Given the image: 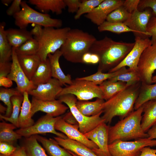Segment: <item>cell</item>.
Wrapping results in <instances>:
<instances>
[{"mask_svg": "<svg viewBox=\"0 0 156 156\" xmlns=\"http://www.w3.org/2000/svg\"><path fill=\"white\" fill-rule=\"evenodd\" d=\"M17 146L11 144L3 142H0V154L11 156L15 151Z\"/></svg>", "mask_w": 156, "mask_h": 156, "instance_id": "obj_44", "label": "cell"}, {"mask_svg": "<svg viewBox=\"0 0 156 156\" xmlns=\"http://www.w3.org/2000/svg\"><path fill=\"white\" fill-rule=\"evenodd\" d=\"M141 82L127 86L109 99L105 101L102 107L101 117L105 122L110 124L113 118L118 116L124 118L134 109Z\"/></svg>", "mask_w": 156, "mask_h": 156, "instance_id": "obj_2", "label": "cell"}, {"mask_svg": "<svg viewBox=\"0 0 156 156\" xmlns=\"http://www.w3.org/2000/svg\"><path fill=\"white\" fill-rule=\"evenodd\" d=\"M13 0H1V3L5 6H8L10 4H11Z\"/></svg>", "mask_w": 156, "mask_h": 156, "instance_id": "obj_58", "label": "cell"}, {"mask_svg": "<svg viewBox=\"0 0 156 156\" xmlns=\"http://www.w3.org/2000/svg\"><path fill=\"white\" fill-rule=\"evenodd\" d=\"M105 101L103 99L97 98L93 101H77L76 105L79 112L84 115L90 117L95 116L102 111Z\"/></svg>", "mask_w": 156, "mask_h": 156, "instance_id": "obj_26", "label": "cell"}, {"mask_svg": "<svg viewBox=\"0 0 156 156\" xmlns=\"http://www.w3.org/2000/svg\"><path fill=\"white\" fill-rule=\"evenodd\" d=\"M10 156H28L24 148L21 146H18L14 152Z\"/></svg>", "mask_w": 156, "mask_h": 156, "instance_id": "obj_55", "label": "cell"}, {"mask_svg": "<svg viewBox=\"0 0 156 156\" xmlns=\"http://www.w3.org/2000/svg\"><path fill=\"white\" fill-rule=\"evenodd\" d=\"M151 100L156 101V83L149 84L141 82L134 109H138L146 102Z\"/></svg>", "mask_w": 156, "mask_h": 156, "instance_id": "obj_30", "label": "cell"}, {"mask_svg": "<svg viewBox=\"0 0 156 156\" xmlns=\"http://www.w3.org/2000/svg\"><path fill=\"white\" fill-rule=\"evenodd\" d=\"M36 135L25 138L22 145L28 156H49L38 143Z\"/></svg>", "mask_w": 156, "mask_h": 156, "instance_id": "obj_31", "label": "cell"}, {"mask_svg": "<svg viewBox=\"0 0 156 156\" xmlns=\"http://www.w3.org/2000/svg\"><path fill=\"white\" fill-rule=\"evenodd\" d=\"M104 0H83L81 1L79 9L76 13L75 20L79 19L83 14L90 13Z\"/></svg>", "mask_w": 156, "mask_h": 156, "instance_id": "obj_41", "label": "cell"}, {"mask_svg": "<svg viewBox=\"0 0 156 156\" xmlns=\"http://www.w3.org/2000/svg\"><path fill=\"white\" fill-rule=\"evenodd\" d=\"M28 2L42 12L51 11L57 15L66 7L64 0H29Z\"/></svg>", "mask_w": 156, "mask_h": 156, "instance_id": "obj_22", "label": "cell"}, {"mask_svg": "<svg viewBox=\"0 0 156 156\" xmlns=\"http://www.w3.org/2000/svg\"><path fill=\"white\" fill-rule=\"evenodd\" d=\"M62 56L60 50H57L53 54H50L48 55L51 68L52 77L58 80L62 84L66 86V84L72 83V79L70 75H66L60 67L59 59Z\"/></svg>", "mask_w": 156, "mask_h": 156, "instance_id": "obj_21", "label": "cell"}, {"mask_svg": "<svg viewBox=\"0 0 156 156\" xmlns=\"http://www.w3.org/2000/svg\"><path fill=\"white\" fill-rule=\"evenodd\" d=\"M54 139L60 146L78 156H98L91 149L79 142L57 136L54 137Z\"/></svg>", "mask_w": 156, "mask_h": 156, "instance_id": "obj_20", "label": "cell"}, {"mask_svg": "<svg viewBox=\"0 0 156 156\" xmlns=\"http://www.w3.org/2000/svg\"><path fill=\"white\" fill-rule=\"evenodd\" d=\"M12 65L10 72L7 77L15 82L17 88L23 94L25 92H28L36 88L27 77L18 62L17 55L13 48L12 57Z\"/></svg>", "mask_w": 156, "mask_h": 156, "instance_id": "obj_15", "label": "cell"}, {"mask_svg": "<svg viewBox=\"0 0 156 156\" xmlns=\"http://www.w3.org/2000/svg\"><path fill=\"white\" fill-rule=\"evenodd\" d=\"M99 32L109 31L117 34L126 32H135L129 28L124 23H112L105 21L98 27Z\"/></svg>", "mask_w": 156, "mask_h": 156, "instance_id": "obj_38", "label": "cell"}, {"mask_svg": "<svg viewBox=\"0 0 156 156\" xmlns=\"http://www.w3.org/2000/svg\"><path fill=\"white\" fill-rule=\"evenodd\" d=\"M23 95L17 89L15 88H8L1 87L0 88V100L6 106L7 109L3 115L9 117L12 114V106L11 101V97L15 95Z\"/></svg>", "mask_w": 156, "mask_h": 156, "instance_id": "obj_37", "label": "cell"}, {"mask_svg": "<svg viewBox=\"0 0 156 156\" xmlns=\"http://www.w3.org/2000/svg\"><path fill=\"white\" fill-rule=\"evenodd\" d=\"M137 68L140 81L147 84L152 83L153 74L156 70V40L143 51Z\"/></svg>", "mask_w": 156, "mask_h": 156, "instance_id": "obj_11", "label": "cell"}, {"mask_svg": "<svg viewBox=\"0 0 156 156\" xmlns=\"http://www.w3.org/2000/svg\"><path fill=\"white\" fill-rule=\"evenodd\" d=\"M139 156H156V149H151L149 146L144 147L141 149Z\"/></svg>", "mask_w": 156, "mask_h": 156, "instance_id": "obj_53", "label": "cell"}, {"mask_svg": "<svg viewBox=\"0 0 156 156\" xmlns=\"http://www.w3.org/2000/svg\"><path fill=\"white\" fill-rule=\"evenodd\" d=\"M156 146V140L148 138H140L133 141H117L108 145L112 156H139L144 147Z\"/></svg>", "mask_w": 156, "mask_h": 156, "instance_id": "obj_9", "label": "cell"}, {"mask_svg": "<svg viewBox=\"0 0 156 156\" xmlns=\"http://www.w3.org/2000/svg\"><path fill=\"white\" fill-rule=\"evenodd\" d=\"M134 45L125 58L118 65L110 70L108 73L116 71L123 67L127 66L131 70L138 71L137 66L140 56L143 51L151 44L149 38H142L135 37Z\"/></svg>", "mask_w": 156, "mask_h": 156, "instance_id": "obj_13", "label": "cell"}, {"mask_svg": "<svg viewBox=\"0 0 156 156\" xmlns=\"http://www.w3.org/2000/svg\"><path fill=\"white\" fill-rule=\"evenodd\" d=\"M68 151L72 154V155L73 156H78V155H77L76 154L73 153V152L70 151Z\"/></svg>", "mask_w": 156, "mask_h": 156, "instance_id": "obj_60", "label": "cell"}, {"mask_svg": "<svg viewBox=\"0 0 156 156\" xmlns=\"http://www.w3.org/2000/svg\"><path fill=\"white\" fill-rule=\"evenodd\" d=\"M5 24L4 22L0 24V63L10 62L12 60L13 47L7 37Z\"/></svg>", "mask_w": 156, "mask_h": 156, "instance_id": "obj_33", "label": "cell"}, {"mask_svg": "<svg viewBox=\"0 0 156 156\" xmlns=\"http://www.w3.org/2000/svg\"><path fill=\"white\" fill-rule=\"evenodd\" d=\"M146 31L151 35L152 42L156 40V16H152L150 18Z\"/></svg>", "mask_w": 156, "mask_h": 156, "instance_id": "obj_45", "label": "cell"}, {"mask_svg": "<svg viewBox=\"0 0 156 156\" xmlns=\"http://www.w3.org/2000/svg\"><path fill=\"white\" fill-rule=\"evenodd\" d=\"M7 109V107H5L1 103L0 104V112L1 114H5L6 112Z\"/></svg>", "mask_w": 156, "mask_h": 156, "instance_id": "obj_57", "label": "cell"}, {"mask_svg": "<svg viewBox=\"0 0 156 156\" xmlns=\"http://www.w3.org/2000/svg\"><path fill=\"white\" fill-rule=\"evenodd\" d=\"M142 105L143 114L141 121V126L144 131L146 133L156 124V101H148Z\"/></svg>", "mask_w": 156, "mask_h": 156, "instance_id": "obj_23", "label": "cell"}, {"mask_svg": "<svg viewBox=\"0 0 156 156\" xmlns=\"http://www.w3.org/2000/svg\"><path fill=\"white\" fill-rule=\"evenodd\" d=\"M19 64L27 77L30 80L41 60L37 54L17 55Z\"/></svg>", "mask_w": 156, "mask_h": 156, "instance_id": "obj_24", "label": "cell"}, {"mask_svg": "<svg viewBox=\"0 0 156 156\" xmlns=\"http://www.w3.org/2000/svg\"><path fill=\"white\" fill-rule=\"evenodd\" d=\"M36 137L49 156H73L68 150L61 147L54 139H47L38 135Z\"/></svg>", "mask_w": 156, "mask_h": 156, "instance_id": "obj_25", "label": "cell"}, {"mask_svg": "<svg viewBox=\"0 0 156 156\" xmlns=\"http://www.w3.org/2000/svg\"><path fill=\"white\" fill-rule=\"evenodd\" d=\"M31 114L32 116L38 111H41L53 117H57L64 114L69 108L59 99L43 101L32 96Z\"/></svg>", "mask_w": 156, "mask_h": 156, "instance_id": "obj_16", "label": "cell"}, {"mask_svg": "<svg viewBox=\"0 0 156 156\" xmlns=\"http://www.w3.org/2000/svg\"><path fill=\"white\" fill-rule=\"evenodd\" d=\"M103 94V99L106 101L111 99L127 86L125 82L105 80L99 85Z\"/></svg>", "mask_w": 156, "mask_h": 156, "instance_id": "obj_32", "label": "cell"}, {"mask_svg": "<svg viewBox=\"0 0 156 156\" xmlns=\"http://www.w3.org/2000/svg\"><path fill=\"white\" fill-rule=\"evenodd\" d=\"M52 77L50 64L48 58L41 61L30 80L36 87L46 83Z\"/></svg>", "mask_w": 156, "mask_h": 156, "instance_id": "obj_29", "label": "cell"}, {"mask_svg": "<svg viewBox=\"0 0 156 156\" xmlns=\"http://www.w3.org/2000/svg\"><path fill=\"white\" fill-rule=\"evenodd\" d=\"M152 16V10L150 8H146L142 11L137 9L131 14L128 19L124 23L135 31L134 34L135 37L143 39L149 38L151 36L147 32V27Z\"/></svg>", "mask_w": 156, "mask_h": 156, "instance_id": "obj_12", "label": "cell"}, {"mask_svg": "<svg viewBox=\"0 0 156 156\" xmlns=\"http://www.w3.org/2000/svg\"><path fill=\"white\" fill-rule=\"evenodd\" d=\"M108 80L112 81H121L125 82L127 86L141 81L138 71L131 70L129 68L126 71L112 77Z\"/></svg>", "mask_w": 156, "mask_h": 156, "instance_id": "obj_40", "label": "cell"}, {"mask_svg": "<svg viewBox=\"0 0 156 156\" xmlns=\"http://www.w3.org/2000/svg\"><path fill=\"white\" fill-rule=\"evenodd\" d=\"M66 94L74 95L80 101H88L95 98L103 99V92L99 86L78 78L73 80L70 84L63 88L57 98Z\"/></svg>", "mask_w": 156, "mask_h": 156, "instance_id": "obj_8", "label": "cell"}, {"mask_svg": "<svg viewBox=\"0 0 156 156\" xmlns=\"http://www.w3.org/2000/svg\"><path fill=\"white\" fill-rule=\"evenodd\" d=\"M62 117V116L53 117L46 114L39 118L31 126L25 128H20L15 131L24 138L38 134L50 133L55 135L57 137L66 139L68 138L66 135L57 132L55 128L56 122Z\"/></svg>", "mask_w": 156, "mask_h": 156, "instance_id": "obj_10", "label": "cell"}, {"mask_svg": "<svg viewBox=\"0 0 156 156\" xmlns=\"http://www.w3.org/2000/svg\"><path fill=\"white\" fill-rule=\"evenodd\" d=\"M146 8L152 10V16H156V0H140L138 9L140 11Z\"/></svg>", "mask_w": 156, "mask_h": 156, "instance_id": "obj_43", "label": "cell"}, {"mask_svg": "<svg viewBox=\"0 0 156 156\" xmlns=\"http://www.w3.org/2000/svg\"><path fill=\"white\" fill-rule=\"evenodd\" d=\"M140 0H124L122 6L129 13L132 14L138 9Z\"/></svg>", "mask_w": 156, "mask_h": 156, "instance_id": "obj_47", "label": "cell"}, {"mask_svg": "<svg viewBox=\"0 0 156 156\" xmlns=\"http://www.w3.org/2000/svg\"><path fill=\"white\" fill-rule=\"evenodd\" d=\"M12 84V81L7 77H0L1 87H9Z\"/></svg>", "mask_w": 156, "mask_h": 156, "instance_id": "obj_54", "label": "cell"}, {"mask_svg": "<svg viewBox=\"0 0 156 156\" xmlns=\"http://www.w3.org/2000/svg\"><path fill=\"white\" fill-rule=\"evenodd\" d=\"M55 128L56 130L62 132L68 138L81 143L92 151L98 148L94 143L80 131L78 124L71 125L68 123L63 119L62 116L56 122Z\"/></svg>", "mask_w": 156, "mask_h": 156, "instance_id": "obj_18", "label": "cell"}, {"mask_svg": "<svg viewBox=\"0 0 156 156\" xmlns=\"http://www.w3.org/2000/svg\"><path fill=\"white\" fill-rule=\"evenodd\" d=\"M99 61L97 55L89 52L85 53L82 59V63L87 64H96L99 63Z\"/></svg>", "mask_w": 156, "mask_h": 156, "instance_id": "obj_48", "label": "cell"}, {"mask_svg": "<svg viewBox=\"0 0 156 156\" xmlns=\"http://www.w3.org/2000/svg\"><path fill=\"white\" fill-rule=\"evenodd\" d=\"M63 85L58 80L52 78L47 83L38 85L28 93L40 100H53L55 99L60 93L63 88Z\"/></svg>", "mask_w": 156, "mask_h": 156, "instance_id": "obj_17", "label": "cell"}, {"mask_svg": "<svg viewBox=\"0 0 156 156\" xmlns=\"http://www.w3.org/2000/svg\"><path fill=\"white\" fill-rule=\"evenodd\" d=\"M150 139H156V124L152 126L146 133Z\"/></svg>", "mask_w": 156, "mask_h": 156, "instance_id": "obj_56", "label": "cell"}, {"mask_svg": "<svg viewBox=\"0 0 156 156\" xmlns=\"http://www.w3.org/2000/svg\"><path fill=\"white\" fill-rule=\"evenodd\" d=\"M152 83H156V75L153 76L152 78Z\"/></svg>", "mask_w": 156, "mask_h": 156, "instance_id": "obj_59", "label": "cell"}, {"mask_svg": "<svg viewBox=\"0 0 156 156\" xmlns=\"http://www.w3.org/2000/svg\"><path fill=\"white\" fill-rule=\"evenodd\" d=\"M96 40L93 35L78 29H70L60 50L67 61L82 63L83 55L89 52Z\"/></svg>", "mask_w": 156, "mask_h": 156, "instance_id": "obj_4", "label": "cell"}, {"mask_svg": "<svg viewBox=\"0 0 156 156\" xmlns=\"http://www.w3.org/2000/svg\"><path fill=\"white\" fill-rule=\"evenodd\" d=\"M143 106L133 111L114 125L109 127V144L117 141H128L148 138L141 126Z\"/></svg>", "mask_w": 156, "mask_h": 156, "instance_id": "obj_3", "label": "cell"}, {"mask_svg": "<svg viewBox=\"0 0 156 156\" xmlns=\"http://www.w3.org/2000/svg\"><path fill=\"white\" fill-rule=\"evenodd\" d=\"M68 12L71 13H76L78 11L81 1L79 0H64Z\"/></svg>", "mask_w": 156, "mask_h": 156, "instance_id": "obj_49", "label": "cell"}, {"mask_svg": "<svg viewBox=\"0 0 156 156\" xmlns=\"http://www.w3.org/2000/svg\"><path fill=\"white\" fill-rule=\"evenodd\" d=\"M62 118L69 124L71 125H78L75 118L70 111L65 114L62 116Z\"/></svg>", "mask_w": 156, "mask_h": 156, "instance_id": "obj_52", "label": "cell"}, {"mask_svg": "<svg viewBox=\"0 0 156 156\" xmlns=\"http://www.w3.org/2000/svg\"><path fill=\"white\" fill-rule=\"evenodd\" d=\"M17 55L37 54L39 48L38 41L33 38H30L20 46L13 48Z\"/></svg>", "mask_w": 156, "mask_h": 156, "instance_id": "obj_39", "label": "cell"}, {"mask_svg": "<svg viewBox=\"0 0 156 156\" xmlns=\"http://www.w3.org/2000/svg\"><path fill=\"white\" fill-rule=\"evenodd\" d=\"M131 14L122 5L110 13L107 16L106 21L112 23H124L128 19Z\"/></svg>", "mask_w": 156, "mask_h": 156, "instance_id": "obj_42", "label": "cell"}, {"mask_svg": "<svg viewBox=\"0 0 156 156\" xmlns=\"http://www.w3.org/2000/svg\"><path fill=\"white\" fill-rule=\"evenodd\" d=\"M135 42L116 41L105 36L96 40L89 52L97 55L99 58L98 70L108 71L119 64L133 47Z\"/></svg>", "mask_w": 156, "mask_h": 156, "instance_id": "obj_1", "label": "cell"}, {"mask_svg": "<svg viewBox=\"0 0 156 156\" xmlns=\"http://www.w3.org/2000/svg\"><path fill=\"white\" fill-rule=\"evenodd\" d=\"M109 127L103 122L90 131L84 134L98 147L92 151L98 156H112L108 149Z\"/></svg>", "mask_w": 156, "mask_h": 156, "instance_id": "obj_14", "label": "cell"}, {"mask_svg": "<svg viewBox=\"0 0 156 156\" xmlns=\"http://www.w3.org/2000/svg\"><path fill=\"white\" fill-rule=\"evenodd\" d=\"M0 123V142H7L14 145L22 137L14 130L17 127L13 124L2 120Z\"/></svg>", "mask_w": 156, "mask_h": 156, "instance_id": "obj_34", "label": "cell"}, {"mask_svg": "<svg viewBox=\"0 0 156 156\" xmlns=\"http://www.w3.org/2000/svg\"><path fill=\"white\" fill-rule=\"evenodd\" d=\"M21 10L14 16L16 25L19 28L26 29L30 23L38 24L43 27L61 28V19L54 18L46 13L38 12L30 7L25 1L21 3Z\"/></svg>", "mask_w": 156, "mask_h": 156, "instance_id": "obj_5", "label": "cell"}, {"mask_svg": "<svg viewBox=\"0 0 156 156\" xmlns=\"http://www.w3.org/2000/svg\"><path fill=\"white\" fill-rule=\"evenodd\" d=\"M21 0H13L10 6L6 11L7 15L9 16H14L18 13L21 10Z\"/></svg>", "mask_w": 156, "mask_h": 156, "instance_id": "obj_46", "label": "cell"}, {"mask_svg": "<svg viewBox=\"0 0 156 156\" xmlns=\"http://www.w3.org/2000/svg\"><path fill=\"white\" fill-rule=\"evenodd\" d=\"M124 0H104L90 13L84 16L98 26L106 20L108 15L117 8L122 6Z\"/></svg>", "mask_w": 156, "mask_h": 156, "instance_id": "obj_19", "label": "cell"}, {"mask_svg": "<svg viewBox=\"0 0 156 156\" xmlns=\"http://www.w3.org/2000/svg\"><path fill=\"white\" fill-rule=\"evenodd\" d=\"M57 98L67 105L78 123L79 130L83 134L91 131L101 123L105 122L104 120L100 116L103 111L95 116L90 117L86 116L81 114L76 107L77 99L74 95L65 94Z\"/></svg>", "mask_w": 156, "mask_h": 156, "instance_id": "obj_7", "label": "cell"}, {"mask_svg": "<svg viewBox=\"0 0 156 156\" xmlns=\"http://www.w3.org/2000/svg\"><path fill=\"white\" fill-rule=\"evenodd\" d=\"M0 156H10L6 155H2L1 154H0Z\"/></svg>", "mask_w": 156, "mask_h": 156, "instance_id": "obj_61", "label": "cell"}, {"mask_svg": "<svg viewBox=\"0 0 156 156\" xmlns=\"http://www.w3.org/2000/svg\"><path fill=\"white\" fill-rule=\"evenodd\" d=\"M70 29L69 27H43L42 36L37 40L39 44V49L37 54L41 61L46 60L49 54H53L60 49Z\"/></svg>", "mask_w": 156, "mask_h": 156, "instance_id": "obj_6", "label": "cell"}, {"mask_svg": "<svg viewBox=\"0 0 156 156\" xmlns=\"http://www.w3.org/2000/svg\"><path fill=\"white\" fill-rule=\"evenodd\" d=\"M12 62L0 63V77H7L11 69Z\"/></svg>", "mask_w": 156, "mask_h": 156, "instance_id": "obj_50", "label": "cell"}, {"mask_svg": "<svg viewBox=\"0 0 156 156\" xmlns=\"http://www.w3.org/2000/svg\"><path fill=\"white\" fill-rule=\"evenodd\" d=\"M23 99L18 118V127L25 128L33 125L34 120L31 114V104L29 98L28 92L23 93Z\"/></svg>", "mask_w": 156, "mask_h": 156, "instance_id": "obj_27", "label": "cell"}, {"mask_svg": "<svg viewBox=\"0 0 156 156\" xmlns=\"http://www.w3.org/2000/svg\"><path fill=\"white\" fill-rule=\"evenodd\" d=\"M23 99V95H15L11 98L12 106L11 114L9 117L5 116L0 114L1 120H4L14 124L17 128L18 127V118L20 113Z\"/></svg>", "mask_w": 156, "mask_h": 156, "instance_id": "obj_35", "label": "cell"}, {"mask_svg": "<svg viewBox=\"0 0 156 156\" xmlns=\"http://www.w3.org/2000/svg\"><path fill=\"white\" fill-rule=\"evenodd\" d=\"M126 67H123L118 70L112 72L104 73L101 71H97L93 74L85 77L78 78L79 79L89 81L98 85L111 78L122 74L127 71Z\"/></svg>", "mask_w": 156, "mask_h": 156, "instance_id": "obj_36", "label": "cell"}, {"mask_svg": "<svg viewBox=\"0 0 156 156\" xmlns=\"http://www.w3.org/2000/svg\"><path fill=\"white\" fill-rule=\"evenodd\" d=\"M41 25L38 24H35L34 27L30 31V32L34 38L36 40L42 36L43 28Z\"/></svg>", "mask_w": 156, "mask_h": 156, "instance_id": "obj_51", "label": "cell"}, {"mask_svg": "<svg viewBox=\"0 0 156 156\" xmlns=\"http://www.w3.org/2000/svg\"><path fill=\"white\" fill-rule=\"evenodd\" d=\"M5 32L9 43L14 48L19 47L33 38L30 31L26 29L10 28L5 30Z\"/></svg>", "mask_w": 156, "mask_h": 156, "instance_id": "obj_28", "label": "cell"}]
</instances>
